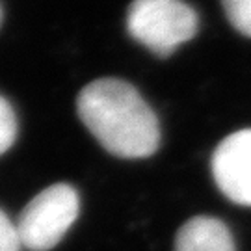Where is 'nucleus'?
Returning a JSON list of instances; mask_svg holds the SVG:
<instances>
[{
  "label": "nucleus",
  "mask_w": 251,
  "mask_h": 251,
  "mask_svg": "<svg viewBox=\"0 0 251 251\" xmlns=\"http://www.w3.org/2000/svg\"><path fill=\"white\" fill-rule=\"evenodd\" d=\"M84 126L119 158H145L160 145V126L134 86L121 78H97L78 93Z\"/></svg>",
  "instance_id": "obj_1"
},
{
  "label": "nucleus",
  "mask_w": 251,
  "mask_h": 251,
  "mask_svg": "<svg viewBox=\"0 0 251 251\" xmlns=\"http://www.w3.org/2000/svg\"><path fill=\"white\" fill-rule=\"evenodd\" d=\"M199 19L184 0H134L126 13L128 34L158 58L196 36Z\"/></svg>",
  "instance_id": "obj_2"
},
{
  "label": "nucleus",
  "mask_w": 251,
  "mask_h": 251,
  "mask_svg": "<svg viewBox=\"0 0 251 251\" xmlns=\"http://www.w3.org/2000/svg\"><path fill=\"white\" fill-rule=\"evenodd\" d=\"M80 199L71 184L58 182L39 192L19 216L15 224L21 248L49 251L58 246L78 218Z\"/></svg>",
  "instance_id": "obj_3"
},
{
  "label": "nucleus",
  "mask_w": 251,
  "mask_h": 251,
  "mask_svg": "<svg viewBox=\"0 0 251 251\" xmlns=\"http://www.w3.org/2000/svg\"><path fill=\"white\" fill-rule=\"evenodd\" d=\"M212 175L227 199L251 206V128L224 138L212 154Z\"/></svg>",
  "instance_id": "obj_4"
},
{
  "label": "nucleus",
  "mask_w": 251,
  "mask_h": 251,
  "mask_svg": "<svg viewBox=\"0 0 251 251\" xmlns=\"http://www.w3.org/2000/svg\"><path fill=\"white\" fill-rule=\"evenodd\" d=\"M175 251H236L227 225L210 216H196L182 225Z\"/></svg>",
  "instance_id": "obj_5"
},
{
  "label": "nucleus",
  "mask_w": 251,
  "mask_h": 251,
  "mask_svg": "<svg viewBox=\"0 0 251 251\" xmlns=\"http://www.w3.org/2000/svg\"><path fill=\"white\" fill-rule=\"evenodd\" d=\"M225 15L240 34L251 37V0H222Z\"/></svg>",
  "instance_id": "obj_6"
},
{
  "label": "nucleus",
  "mask_w": 251,
  "mask_h": 251,
  "mask_svg": "<svg viewBox=\"0 0 251 251\" xmlns=\"http://www.w3.org/2000/svg\"><path fill=\"white\" fill-rule=\"evenodd\" d=\"M17 138V117L8 100L0 95V154L8 151Z\"/></svg>",
  "instance_id": "obj_7"
},
{
  "label": "nucleus",
  "mask_w": 251,
  "mask_h": 251,
  "mask_svg": "<svg viewBox=\"0 0 251 251\" xmlns=\"http://www.w3.org/2000/svg\"><path fill=\"white\" fill-rule=\"evenodd\" d=\"M0 251H21L15 225L0 210Z\"/></svg>",
  "instance_id": "obj_8"
},
{
  "label": "nucleus",
  "mask_w": 251,
  "mask_h": 251,
  "mask_svg": "<svg viewBox=\"0 0 251 251\" xmlns=\"http://www.w3.org/2000/svg\"><path fill=\"white\" fill-rule=\"evenodd\" d=\"M0 19H2V11H0Z\"/></svg>",
  "instance_id": "obj_9"
}]
</instances>
